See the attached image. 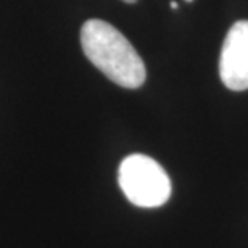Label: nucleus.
Segmentation results:
<instances>
[{
	"label": "nucleus",
	"instance_id": "7ed1b4c3",
	"mask_svg": "<svg viewBox=\"0 0 248 248\" xmlns=\"http://www.w3.org/2000/svg\"><path fill=\"white\" fill-rule=\"evenodd\" d=\"M219 76L231 91L248 89V21H237L226 34L219 57Z\"/></svg>",
	"mask_w": 248,
	"mask_h": 248
},
{
	"label": "nucleus",
	"instance_id": "423d86ee",
	"mask_svg": "<svg viewBox=\"0 0 248 248\" xmlns=\"http://www.w3.org/2000/svg\"><path fill=\"white\" fill-rule=\"evenodd\" d=\"M186 2H193V0H186Z\"/></svg>",
	"mask_w": 248,
	"mask_h": 248
},
{
	"label": "nucleus",
	"instance_id": "39448f33",
	"mask_svg": "<svg viewBox=\"0 0 248 248\" xmlns=\"http://www.w3.org/2000/svg\"><path fill=\"white\" fill-rule=\"evenodd\" d=\"M123 2H126V3H136L137 0H123Z\"/></svg>",
	"mask_w": 248,
	"mask_h": 248
},
{
	"label": "nucleus",
	"instance_id": "20e7f679",
	"mask_svg": "<svg viewBox=\"0 0 248 248\" xmlns=\"http://www.w3.org/2000/svg\"><path fill=\"white\" fill-rule=\"evenodd\" d=\"M171 8H172V10H176V8H177V3H176V2H171Z\"/></svg>",
	"mask_w": 248,
	"mask_h": 248
},
{
	"label": "nucleus",
	"instance_id": "f257e3e1",
	"mask_svg": "<svg viewBox=\"0 0 248 248\" xmlns=\"http://www.w3.org/2000/svg\"><path fill=\"white\" fill-rule=\"evenodd\" d=\"M84 55L93 66L118 86L139 89L147 69L140 55L115 26L103 19H89L81 28Z\"/></svg>",
	"mask_w": 248,
	"mask_h": 248
},
{
	"label": "nucleus",
	"instance_id": "f03ea898",
	"mask_svg": "<svg viewBox=\"0 0 248 248\" xmlns=\"http://www.w3.org/2000/svg\"><path fill=\"white\" fill-rule=\"evenodd\" d=\"M118 182L127 200L139 208H158L171 197L170 176L156 160L142 153L121 161Z\"/></svg>",
	"mask_w": 248,
	"mask_h": 248
}]
</instances>
